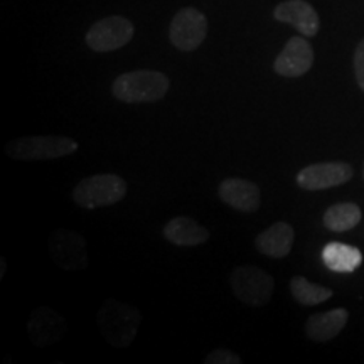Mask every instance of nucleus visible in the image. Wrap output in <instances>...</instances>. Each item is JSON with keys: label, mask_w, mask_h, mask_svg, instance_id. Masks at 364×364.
<instances>
[{"label": "nucleus", "mask_w": 364, "mask_h": 364, "mask_svg": "<svg viewBox=\"0 0 364 364\" xmlns=\"http://www.w3.org/2000/svg\"><path fill=\"white\" fill-rule=\"evenodd\" d=\"M98 329L113 348H129L139 334L142 314L132 304L108 299L97 314Z\"/></svg>", "instance_id": "obj_1"}, {"label": "nucleus", "mask_w": 364, "mask_h": 364, "mask_svg": "<svg viewBox=\"0 0 364 364\" xmlns=\"http://www.w3.org/2000/svg\"><path fill=\"white\" fill-rule=\"evenodd\" d=\"M171 88V81L161 71L139 70L124 73L113 81L115 98L125 103H154L162 100Z\"/></svg>", "instance_id": "obj_2"}, {"label": "nucleus", "mask_w": 364, "mask_h": 364, "mask_svg": "<svg viewBox=\"0 0 364 364\" xmlns=\"http://www.w3.org/2000/svg\"><path fill=\"white\" fill-rule=\"evenodd\" d=\"M80 144L70 136L33 135L14 139L6 145V154L14 161H53L71 156L78 150Z\"/></svg>", "instance_id": "obj_3"}, {"label": "nucleus", "mask_w": 364, "mask_h": 364, "mask_svg": "<svg viewBox=\"0 0 364 364\" xmlns=\"http://www.w3.org/2000/svg\"><path fill=\"white\" fill-rule=\"evenodd\" d=\"M127 196V182L117 174H97L81 179L73 199L83 209H97L120 203Z\"/></svg>", "instance_id": "obj_4"}, {"label": "nucleus", "mask_w": 364, "mask_h": 364, "mask_svg": "<svg viewBox=\"0 0 364 364\" xmlns=\"http://www.w3.org/2000/svg\"><path fill=\"white\" fill-rule=\"evenodd\" d=\"M230 282L235 297L250 307H263L270 302L275 290V280L270 273L255 265L235 268Z\"/></svg>", "instance_id": "obj_5"}, {"label": "nucleus", "mask_w": 364, "mask_h": 364, "mask_svg": "<svg viewBox=\"0 0 364 364\" xmlns=\"http://www.w3.org/2000/svg\"><path fill=\"white\" fill-rule=\"evenodd\" d=\"M134 38V24L122 16H110L95 22L86 34V44L97 53H110L124 48Z\"/></svg>", "instance_id": "obj_6"}, {"label": "nucleus", "mask_w": 364, "mask_h": 364, "mask_svg": "<svg viewBox=\"0 0 364 364\" xmlns=\"http://www.w3.org/2000/svg\"><path fill=\"white\" fill-rule=\"evenodd\" d=\"M49 253L63 270L78 272L88 267V247L76 231L56 230L49 236Z\"/></svg>", "instance_id": "obj_7"}, {"label": "nucleus", "mask_w": 364, "mask_h": 364, "mask_svg": "<svg viewBox=\"0 0 364 364\" xmlns=\"http://www.w3.org/2000/svg\"><path fill=\"white\" fill-rule=\"evenodd\" d=\"M208 34V19L201 11L194 7H186L174 16L169 27L171 43L179 51H194Z\"/></svg>", "instance_id": "obj_8"}, {"label": "nucleus", "mask_w": 364, "mask_h": 364, "mask_svg": "<svg viewBox=\"0 0 364 364\" xmlns=\"http://www.w3.org/2000/svg\"><path fill=\"white\" fill-rule=\"evenodd\" d=\"M353 167L346 162H318L304 167L297 174V186L306 191L336 188L351 181Z\"/></svg>", "instance_id": "obj_9"}, {"label": "nucleus", "mask_w": 364, "mask_h": 364, "mask_svg": "<svg viewBox=\"0 0 364 364\" xmlns=\"http://www.w3.org/2000/svg\"><path fill=\"white\" fill-rule=\"evenodd\" d=\"M26 329L31 343L38 348H46L63 339L66 332V321L54 309L43 306L31 314Z\"/></svg>", "instance_id": "obj_10"}, {"label": "nucleus", "mask_w": 364, "mask_h": 364, "mask_svg": "<svg viewBox=\"0 0 364 364\" xmlns=\"http://www.w3.org/2000/svg\"><path fill=\"white\" fill-rule=\"evenodd\" d=\"M314 65V49L304 38H290L273 63L277 75L285 78H299L306 75Z\"/></svg>", "instance_id": "obj_11"}, {"label": "nucleus", "mask_w": 364, "mask_h": 364, "mask_svg": "<svg viewBox=\"0 0 364 364\" xmlns=\"http://www.w3.org/2000/svg\"><path fill=\"white\" fill-rule=\"evenodd\" d=\"M220 199L228 206L241 213H255L262 206L260 188L252 181L228 177L218 188Z\"/></svg>", "instance_id": "obj_12"}, {"label": "nucleus", "mask_w": 364, "mask_h": 364, "mask_svg": "<svg viewBox=\"0 0 364 364\" xmlns=\"http://www.w3.org/2000/svg\"><path fill=\"white\" fill-rule=\"evenodd\" d=\"M273 17L285 24L294 26L306 38H312L321 29V21H318L316 9L306 0H285L275 7Z\"/></svg>", "instance_id": "obj_13"}, {"label": "nucleus", "mask_w": 364, "mask_h": 364, "mask_svg": "<svg viewBox=\"0 0 364 364\" xmlns=\"http://www.w3.org/2000/svg\"><path fill=\"white\" fill-rule=\"evenodd\" d=\"M294 228L285 221H277L268 230L262 231L255 240V247L270 258H284L294 247Z\"/></svg>", "instance_id": "obj_14"}, {"label": "nucleus", "mask_w": 364, "mask_h": 364, "mask_svg": "<svg viewBox=\"0 0 364 364\" xmlns=\"http://www.w3.org/2000/svg\"><path fill=\"white\" fill-rule=\"evenodd\" d=\"M164 238L176 247H198L209 240V231L188 216H177L164 226Z\"/></svg>", "instance_id": "obj_15"}, {"label": "nucleus", "mask_w": 364, "mask_h": 364, "mask_svg": "<svg viewBox=\"0 0 364 364\" xmlns=\"http://www.w3.org/2000/svg\"><path fill=\"white\" fill-rule=\"evenodd\" d=\"M349 312L346 309H332V311L314 314L309 317L306 324L307 336L316 343H327V341L334 339L344 326L348 324Z\"/></svg>", "instance_id": "obj_16"}, {"label": "nucleus", "mask_w": 364, "mask_h": 364, "mask_svg": "<svg viewBox=\"0 0 364 364\" xmlns=\"http://www.w3.org/2000/svg\"><path fill=\"white\" fill-rule=\"evenodd\" d=\"M322 262L329 270L336 273H351L361 267L363 255L351 245L334 241V243L326 245L322 250Z\"/></svg>", "instance_id": "obj_17"}, {"label": "nucleus", "mask_w": 364, "mask_h": 364, "mask_svg": "<svg viewBox=\"0 0 364 364\" xmlns=\"http://www.w3.org/2000/svg\"><path fill=\"white\" fill-rule=\"evenodd\" d=\"M361 209L354 203H339L331 206L324 215V226L334 233H344L353 230L361 221Z\"/></svg>", "instance_id": "obj_18"}, {"label": "nucleus", "mask_w": 364, "mask_h": 364, "mask_svg": "<svg viewBox=\"0 0 364 364\" xmlns=\"http://www.w3.org/2000/svg\"><path fill=\"white\" fill-rule=\"evenodd\" d=\"M290 292H292L294 299L297 300L302 306H317V304L326 302L329 300L332 295V290L327 289V287L316 285L312 282H309L306 277H294L290 280Z\"/></svg>", "instance_id": "obj_19"}, {"label": "nucleus", "mask_w": 364, "mask_h": 364, "mask_svg": "<svg viewBox=\"0 0 364 364\" xmlns=\"http://www.w3.org/2000/svg\"><path fill=\"white\" fill-rule=\"evenodd\" d=\"M206 364H241V358L238 354H235L230 349H215L213 353H209L206 359H204Z\"/></svg>", "instance_id": "obj_20"}, {"label": "nucleus", "mask_w": 364, "mask_h": 364, "mask_svg": "<svg viewBox=\"0 0 364 364\" xmlns=\"http://www.w3.org/2000/svg\"><path fill=\"white\" fill-rule=\"evenodd\" d=\"M354 75H356L358 86L364 91V39L354 51Z\"/></svg>", "instance_id": "obj_21"}, {"label": "nucleus", "mask_w": 364, "mask_h": 364, "mask_svg": "<svg viewBox=\"0 0 364 364\" xmlns=\"http://www.w3.org/2000/svg\"><path fill=\"white\" fill-rule=\"evenodd\" d=\"M363 176H364V169H363Z\"/></svg>", "instance_id": "obj_22"}]
</instances>
